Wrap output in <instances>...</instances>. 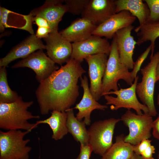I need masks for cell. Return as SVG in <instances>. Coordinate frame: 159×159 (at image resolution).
Instances as JSON below:
<instances>
[{
  "label": "cell",
  "instance_id": "6da1fadb",
  "mask_svg": "<svg viewBox=\"0 0 159 159\" xmlns=\"http://www.w3.org/2000/svg\"><path fill=\"white\" fill-rule=\"evenodd\" d=\"M81 63L71 58L39 83L35 94L42 115L65 112L75 103L79 95L78 79L86 72Z\"/></svg>",
  "mask_w": 159,
  "mask_h": 159
},
{
  "label": "cell",
  "instance_id": "7a4b0ae2",
  "mask_svg": "<svg viewBox=\"0 0 159 159\" xmlns=\"http://www.w3.org/2000/svg\"><path fill=\"white\" fill-rule=\"evenodd\" d=\"M33 104V101L25 102L21 96L10 103L0 102V128L4 130H24L30 132L38 126L36 123H30L31 119H38L28 110Z\"/></svg>",
  "mask_w": 159,
  "mask_h": 159
},
{
  "label": "cell",
  "instance_id": "3957f363",
  "mask_svg": "<svg viewBox=\"0 0 159 159\" xmlns=\"http://www.w3.org/2000/svg\"><path fill=\"white\" fill-rule=\"evenodd\" d=\"M120 80H123L130 86L134 81L129 69L120 61L115 35L111 44L110 51L102 80L101 96L111 90H118L117 83Z\"/></svg>",
  "mask_w": 159,
  "mask_h": 159
},
{
  "label": "cell",
  "instance_id": "277c9868",
  "mask_svg": "<svg viewBox=\"0 0 159 159\" xmlns=\"http://www.w3.org/2000/svg\"><path fill=\"white\" fill-rule=\"evenodd\" d=\"M30 132L21 130L0 131V159H29L32 148L24 137Z\"/></svg>",
  "mask_w": 159,
  "mask_h": 159
},
{
  "label": "cell",
  "instance_id": "5b68a950",
  "mask_svg": "<svg viewBox=\"0 0 159 159\" xmlns=\"http://www.w3.org/2000/svg\"><path fill=\"white\" fill-rule=\"evenodd\" d=\"M159 58V52H157L150 58V62L141 69L142 80L138 83L136 88L138 97L142 103L147 107L149 114L152 117H155L157 114L154 96L156 82V70Z\"/></svg>",
  "mask_w": 159,
  "mask_h": 159
},
{
  "label": "cell",
  "instance_id": "8992f818",
  "mask_svg": "<svg viewBox=\"0 0 159 159\" xmlns=\"http://www.w3.org/2000/svg\"><path fill=\"white\" fill-rule=\"evenodd\" d=\"M120 118H111L96 121L88 130L89 143L93 152L102 156L111 147L116 125Z\"/></svg>",
  "mask_w": 159,
  "mask_h": 159
},
{
  "label": "cell",
  "instance_id": "52a82bcc",
  "mask_svg": "<svg viewBox=\"0 0 159 159\" xmlns=\"http://www.w3.org/2000/svg\"><path fill=\"white\" fill-rule=\"evenodd\" d=\"M120 119L129 130L128 134L125 136V142L134 145L151 137L153 120L149 114L139 115L127 110Z\"/></svg>",
  "mask_w": 159,
  "mask_h": 159
},
{
  "label": "cell",
  "instance_id": "ba28073f",
  "mask_svg": "<svg viewBox=\"0 0 159 159\" xmlns=\"http://www.w3.org/2000/svg\"><path fill=\"white\" fill-rule=\"evenodd\" d=\"M139 77L137 76L133 84L128 88H121L116 91H110L104 94L103 96L106 101V104L111 105L110 109L117 110L121 108L127 110H134L136 114L141 115L148 114L147 107L140 103L137 97L136 88Z\"/></svg>",
  "mask_w": 159,
  "mask_h": 159
},
{
  "label": "cell",
  "instance_id": "9c48e42d",
  "mask_svg": "<svg viewBox=\"0 0 159 159\" xmlns=\"http://www.w3.org/2000/svg\"><path fill=\"white\" fill-rule=\"evenodd\" d=\"M26 67L35 73L36 78L39 83L49 77L59 67L43 51L38 50L12 66V68Z\"/></svg>",
  "mask_w": 159,
  "mask_h": 159
},
{
  "label": "cell",
  "instance_id": "30bf717a",
  "mask_svg": "<svg viewBox=\"0 0 159 159\" xmlns=\"http://www.w3.org/2000/svg\"><path fill=\"white\" fill-rule=\"evenodd\" d=\"M72 53L71 58L81 63L87 57L104 54L109 56L111 44L106 38L92 35L83 41L72 43Z\"/></svg>",
  "mask_w": 159,
  "mask_h": 159
},
{
  "label": "cell",
  "instance_id": "8fae6325",
  "mask_svg": "<svg viewBox=\"0 0 159 159\" xmlns=\"http://www.w3.org/2000/svg\"><path fill=\"white\" fill-rule=\"evenodd\" d=\"M108 56L104 54H99L89 56L85 59L89 67L90 90L93 97L97 101L102 96V80L106 69Z\"/></svg>",
  "mask_w": 159,
  "mask_h": 159
},
{
  "label": "cell",
  "instance_id": "7c38bea8",
  "mask_svg": "<svg viewBox=\"0 0 159 159\" xmlns=\"http://www.w3.org/2000/svg\"><path fill=\"white\" fill-rule=\"evenodd\" d=\"M44 39L48 57L55 64L62 65L71 59L72 44L65 39L59 32H50Z\"/></svg>",
  "mask_w": 159,
  "mask_h": 159
},
{
  "label": "cell",
  "instance_id": "4fadbf2b",
  "mask_svg": "<svg viewBox=\"0 0 159 159\" xmlns=\"http://www.w3.org/2000/svg\"><path fill=\"white\" fill-rule=\"evenodd\" d=\"M136 17L129 11L123 10L114 14L102 24L97 26L92 35L106 39L113 38L116 32L133 23Z\"/></svg>",
  "mask_w": 159,
  "mask_h": 159
},
{
  "label": "cell",
  "instance_id": "5bb4252c",
  "mask_svg": "<svg viewBox=\"0 0 159 159\" xmlns=\"http://www.w3.org/2000/svg\"><path fill=\"white\" fill-rule=\"evenodd\" d=\"M64 2L62 0H46L42 5L32 10L29 15L44 18L49 23L51 32H57L59 22L67 12L66 6L62 4Z\"/></svg>",
  "mask_w": 159,
  "mask_h": 159
},
{
  "label": "cell",
  "instance_id": "9a60e30c",
  "mask_svg": "<svg viewBox=\"0 0 159 159\" xmlns=\"http://www.w3.org/2000/svg\"><path fill=\"white\" fill-rule=\"evenodd\" d=\"M41 39L34 34H32L14 47L4 57L0 59V67L7 66L12 61L19 58L24 59L37 50L45 49Z\"/></svg>",
  "mask_w": 159,
  "mask_h": 159
},
{
  "label": "cell",
  "instance_id": "2e32d148",
  "mask_svg": "<svg viewBox=\"0 0 159 159\" xmlns=\"http://www.w3.org/2000/svg\"><path fill=\"white\" fill-rule=\"evenodd\" d=\"M134 26L132 25L117 31L115 34L116 44L121 62L129 69H132L134 62L133 59L137 42L131 35Z\"/></svg>",
  "mask_w": 159,
  "mask_h": 159
},
{
  "label": "cell",
  "instance_id": "e0dca14e",
  "mask_svg": "<svg viewBox=\"0 0 159 159\" xmlns=\"http://www.w3.org/2000/svg\"><path fill=\"white\" fill-rule=\"evenodd\" d=\"M81 86L83 90V94L80 102L76 105L73 109L78 110L76 115V118L79 121H83L87 125H90L91 122L90 115L94 110L97 109L105 110L108 107L107 105H102L97 101L91 94L89 88L87 77L84 76L80 78Z\"/></svg>",
  "mask_w": 159,
  "mask_h": 159
},
{
  "label": "cell",
  "instance_id": "ac0fdd59",
  "mask_svg": "<svg viewBox=\"0 0 159 159\" xmlns=\"http://www.w3.org/2000/svg\"><path fill=\"white\" fill-rule=\"evenodd\" d=\"M115 1L90 0L82 17L98 26L116 13Z\"/></svg>",
  "mask_w": 159,
  "mask_h": 159
},
{
  "label": "cell",
  "instance_id": "d6986e66",
  "mask_svg": "<svg viewBox=\"0 0 159 159\" xmlns=\"http://www.w3.org/2000/svg\"><path fill=\"white\" fill-rule=\"evenodd\" d=\"M97 26L90 20L84 18H78L59 33L70 43L84 41L91 37Z\"/></svg>",
  "mask_w": 159,
  "mask_h": 159
},
{
  "label": "cell",
  "instance_id": "ffe728a7",
  "mask_svg": "<svg viewBox=\"0 0 159 159\" xmlns=\"http://www.w3.org/2000/svg\"><path fill=\"white\" fill-rule=\"evenodd\" d=\"M142 0H117L115 1L116 13L123 10L129 11L137 18L139 25L145 23L150 16L147 4Z\"/></svg>",
  "mask_w": 159,
  "mask_h": 159
},
{
  "label": "cell",
  "instance_id": "44dd1931",
  "mask_svg": "<svg viewBox=\"0 0 159 159\" xmlns=\"http://www.w3.org/2000/svg\"><path fill=\"white\" fill-rule=\"evenodd\" d=\"M47 118L37 121L38 125L41 124L48 125L52 132V138L57 140L62 139L68 132L67 126V115L66 112L53 110Z\"/></svg>",
  "mask_w": 159,
  "mask_h": 159
},
{
  "label": "cell",
  "instance_id": "7402d4cb",
  "mask_svg": "<svg viewBox=\"0 0 159 159\" xmlns=\"http://www.w3.org/2000/svg\"><path fill=\"white\" fill-rule=\"evenodd\" d=\"M134 31L138 37L137 45L139 46L147 41L150 42L151 58L154 54L155 40L159 37V20L146 21L136 27Z\"/></svg>",
  "mask_w": 159,
  "mask_h": 159
},
{
  "label": "cell",
  "instance_id": "603a6c76",
  "mask_svg": "<svg viewBox=\"0 0 159 159\" xmlns=\"http://www.w3.org/2000/svg\"><path fill=\"white\" fill-rule=\"evenodd\" d=\"M125 135L116 136L115 142L101 159H130L134 153L133 145L125 141Z\"/></svg>",
  "mask_w": 159,
  "mask_h": 159
},
{
  "label": "cell",
  "instance_id": "cb8c5ba5",
  "mask_svg": "<svg viewBox=\"0 0 159 159\" xmlns=\"http://www.w3.org/2000/svg\"><path fill=\"white\" fill-rule=\"evenodd\" d=\"M73 108L67 110V126L68 132L74 139L80 144H88L89 136L88 130L83 121H79L74 116Z\"/></svg>",
  "mask_w": 159,
  "mask_h": 159
},
{
  "label": "cell",
  "instance_id": "d4e9b609",
  "mask_svg": "<svg viewBox=\"0 0 159 159\" xmlns=\"http://www.w3.org/2000/svg\"><path fill=\"white\" fill-rule=\"evenodd\" d=\"M5 67H0V102L10 103L16 101L19 96L10 88L7 82Z\"/></svg>",
  "mask_w": 159,
  "mask_h": 159
},
{
  "label": "cell",
  "instance_id": "484cf974",
  "mask_svg": "<svg viewBox=\"0 0 159 159\" xmlns=\"http://www.w3.org/2000/svg\"><path fill=\"white\" fill-rule=\"evenodd\" d=\"M149 139L143 140L138 144L133 145L134 153L140 155L143 159H154L153 154L155 153V148Z\"/></svg>",
  "mask_w": 159,
  "mask_h": 159
},
{
  "label": "cell",
  "instance_id": "4316f807",
  "mask_svg": "<svg viewBox=\"0 0 159 159\" xmlns=\"http://www.w3.org/2000/svg\"><path fill=\"white\" fill-rule=\"evenodd\" d=\"M90 0H65L64 4L69 12L76 15L82 14Z\"/></svg>",
  "mask_w": 159,
  "mask_h": 159
},
{
  "label": "cell",
  "instance_id": "83f0119b",
  "mask_svg": "<svg viewBox=\"0 0 159 159\" xmlns=\"http://www.w3.org/2000/svg\"><path fill=\"white\" fill-rule=\"evenodd\" d=\"M150 12V16L147 21H156L159 20V0H145Z\"/></svg>",
  "mask_w": 159,
  "mask_h": 159
},
{
  "label": "cell",
  "instance_id": "f1b7e54d",
  "mask_svg": "<svg viewBox=\"0 0 159 159\" xmlns=\"http://www.w3.org/2000/svg\"><path fill=\"white\" fill-rule=\"evenodd\" d=\"M151 50V47L150 45L134 62L132 70L130 72L132 77L133 80H134L137 76V73L140 70L142 63L147 58Z\"/></svg>",
  "mask_w": 159,
  "mask_h": 159
},
{
  "label": "cell",
  "instance_id": "f546056e",
  "mask_svg": "<svg viewBox=\"0 0 159 159\" xmlns=\"http://www.w3.org/2000/svg\"><path fill=\"white\" fill-rule=\"evenodd\" d=\"M92 152V148L89 144H80V153L76 159H90Z\"/></svg>",
  "mask_w": 159,
  "mask_h": 159
},
{
  "label": "cell",
  "instance_id": "4dcf8cb0",
  "mask_svg": "<svg viewBox=\"0 0 159 159\" xmlns=\"http://www.w3.org/2000/svg\"><path fill=\"white\" fill-rule=\"evenodd\" d=\"M10 11L3 7L0 8V31L3 32L5 28L8 27L7 24L8 15Z\"/></svg>",
  "mask_w": 159,
  "mask_h": 159
},
{
  "label": "cell",
  "instance_id": "1f68e13d",
  "mask_svg": "<svg viewBox=\"0 0 159 159\" xmlns=\"http://www.w3.org/2000/svg\"><path fill=\"white\" fill-rule=\"evenodd\" d=\"M50 32L51 30L49 28L38 27L35 34L37 38L40 39H44L47 37Z\"/></svg>",
  "mask_w": 159,
  "mask_h": 159
},
{
  "label": "cell",
  "instance_id": "d6a6232c",
  "mask_svg": "<svg viewBox=\"0 0 159 159\" xmlns=\"http://www.w3.org/2000/svg\"><path fill=\"white\" fill-rule=\"evenodd\" d=\"M32 21L38 27H43L49 28V25L48 21L44 18L39 16H33L32 18Z\"/></svg>",
  "mask_w": 159,
  "mask_h": 159
},
{
  "label": "cell",
  "instance_id": "836d02e7",
  "mask_svg": "<svg viewBox=\"0 0 159 159\" xmlns=\"http://www.w3.org/2000/svg\"><path fill=\"white\" fill-rule=\"evenodd\" d=\"M152 134L155 138L159 141V114L156 119L153 120Z\"/></svg>",
  "mask_w": 159,
  "mask_h": 159
},
{
  "label": "cell",
  "instance_id": "e575fe53",
  "mask_svg": "<svg viewBox=\"0 0 159 159\" xmlns=\"http://www.w3.org/2000/svg\"><path fill=\"white\" fill-rule=\"evenodd\" d=\"M156 82L159 81V58L156 70Z\"/></svg>",
  "mask_w": 159,
  "mask_h": 159
},
{
  "label": "cell",
  "instance_id": "d590c367",
  "mask_svg": "<svg viewBox=\"0 0 159 159\" xmlns=\"http://www.w3.org/2000/svg\"><path fill=\"white\" fill-rule=\"evenodd\" d=\"M130 159H143L141 156L134 153Z\"/></svg>",
  "mask_w": 159,
  "mask_h": 159
},
{
  "label": "cell",
  "instance_id": "8d00e7d4",
  "mask_svg": "<svg viewBox=\"0 0 159 159\" xmlns=\"http://www.w3.org/2000/svg\"><path fill=\"white\" fill-rule=\"evenodd\" d=\"M157 104L159 107V93L158 94L157 98Z\"/></svg>",
  "mask_w": 159,
  "mask_h": 159
},
{
  "label": "cell",
  "instance_id": "74e56055",
  "mask_svg": "<svg viewBox=\"0 0 159 159\" xmlns=\"http://www.w3.org/2000/svg\"><path fill=\"white\" fill-rule=\"evenodd\" d=\"M157 159H159V150L158 154Z\"/></svg>",
  "mask_w": 159,
  "mask_h": 159
},
{
  "label": "cell",
  "instance_id": "f35d334b",
  "mask_svg": "<svg viewBox=\"0 0 159 159\" xmlns=\"http://www.w3.org/2000/svg\"></svg>",
  "mask_w": 159,
  "mask_h": 159
}]
</instances>
